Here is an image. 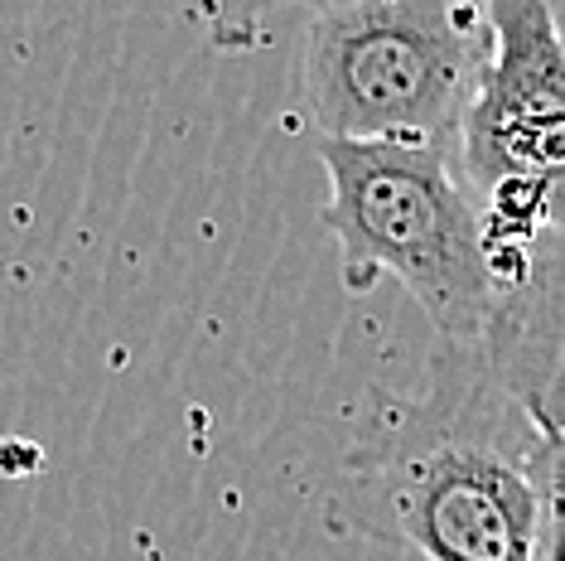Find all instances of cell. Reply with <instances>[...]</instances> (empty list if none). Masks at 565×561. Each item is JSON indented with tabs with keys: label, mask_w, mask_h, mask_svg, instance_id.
Segmentation results:
<instances>
[{
	"label": "cell",
	"mask_w": 565,
	"mask_h": 561,
	"mask_svg": "<svg viewBox=\"0 0 565 561\" xmlns=\"http://www.w3.org/2000/svg\"><path fill=\"white\" fill-rule=\"evenodd\" d=\"M556 461L561 426L479 349L445 343L426 398L377 416L349 455V514L426 561H556Z\"/></svg>",
	"instance_id": "6da1fadb"
},
{
	"label": "cell",
	"mask_w": 565,
	"mask_h": 561,
	"mask_svg": "<svg viewBox=\"0 0 565 561\" xmlns=\"http://www.w3.org/2000/svg\"><path fill=\"white\" fill-rule=\"evenodd\" d=\"M488 59L483 6L343 0L305 15L300 107L324 140L449 150Z\"/></svg>",
	"instance_id": "7a4b0ae2"
},
{
	"label": "cell",
	"mask_w": 565,
	"mask_h": 561,
	"mask_svg": "<svg viewBox=\"0 0 565 561\" xmlns=\"http://www.w3.org/2000/svg\"><path fill=\"white\" fill-rule=\"evenodd\" d=\"M315 160L329 180L324 227L339 242L343 286L372 290L396 280L445 343L479 349L493 280L449 150L315 136Z\"/></svg>",
	"instance_id": "3957f363"
}]
</instances>
